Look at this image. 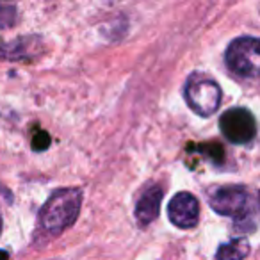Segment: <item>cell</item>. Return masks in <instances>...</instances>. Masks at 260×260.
<instances>
[{
  "instance_id": "obj_1",
  "label": "cell",
  "mask_w": 260,
  "mask_h": 260,
  "mask_svg": "<svg viewBox=\"0 0 260 260\" xmlns=\"http://www.w3.org/2000/svg\"><path fill=\"white\" fill-rule=\"evenodd\" d=\"M82 207V191L77 187H64L52 192L40 210L38 228L47 237H57L77 221Z\"/></svg>"
},
{
  "instance_id": "obj_2",
  "label": "cell",
  "mask_w": 260,
  "mask_h": 260,
  "mask_svg": "<svg viewBox=\"0 0 260 260\" xmlns=\"http://www.w3.org/2000/svg\"><path fill=\"white\" fill-rule=\"evenodd\" d=\"M209 203L214 212L232 217L237 226H255V202L244 185H221L212 191Z\"/></svg>"
},
{
  "instance_id": "obj_3",
  "label": "cell",
  "mask_w": 260,
  "mask_h": 260,
  "mask_svg": "<svg viewBox=\"0 0 260 260\" xmlns=\"http://www.w3.org/2000/svg\"><path fill=\"white\" fill-rule=\"evenodd\" d=\"M184 96L187 105L200 116H212L221 105V87L205 73H192L184 86Z\"/></svg>"
},
{
  "instance_id": "obj_4",
  "label": "cell",
  "mask_w": 260,
  "mask_h": 260,
  "mask_svg": "<svg viewBox=\"0 0 260 260\" xmlns=\"http://www.w3.org/2000/svg\"><path fill=\"white\" fill-rule=\"evenodd\" d=\"M224 64L241 79H256L260 70L258 40L255 36H241L228 45Z\"/></svg>"
},
{
  "instance_id": "obj_5",
  "label": "cell",
  "mask_w": 260,
  "mask_h": 260,
  "mask_svg": "<svg viewBox=\"0 0 260 260\" xmlns=\"http://www.w3.org/2000/svg\"><path fill=\"white\" fill-rule=\"evenodd\" d=\"M219 126L223 136L232 145H248L256 136V121L244 107L228 109L221 114Z\"/></svg>"
},
{
  "instance_id": "obj_6",
  "label": "cell",
  "mask_w": 260,
  "mask_h": 260,
  "mask_svg": "<svg viewBox=\"0 0 260 260\" xmlns=\"http://www.w3.org/2000/svg\"><path fill=\"white\" fill-rule=\"evenodd\" d=\"M168 216L170 221L175 226L182 228V230H189L194 228L200 221V203L194 194L191 192H177L173 198L170 200L168 205Z\"/></svg>"
},
{
  "instance_id": "obj_7",
  "label": "cell",
  "mask_w": 260,
  "mask_h": 260,
  "mask_svg": "<svg viewBox=\"0 0 260 260\" xmlns=\"http://www.w3.org/2000/svg\"><path fill=\"white\" fill-rule=\"evenodd\" d=\"M162 196L164 189L160 185H152L141 194L138 205H136V223L141 228H146L159 217Z\"/></svg>"
},
{
  "instance_id": "obj_8",
  "label": "cell",
  "mask_w": 260,
  "mask_h": 260,
  "mask_svg": "<svg viewBox=\"0 0 260 260\" xmlns=\"http://www.w3.org/2000/svg\"><path fill=\"white\" fill-rule=\"evenodd\" d=\"M249 242L246 239H234L217 248L216 260H244L249 255Z\"/></svg>"
},
{
  "instance_id": "obj_9",
  "label": "cell",
  "mask_w": 260,
  "mask_h": 260,
  "mask_svg": "<svg viewBox=\"0 0 260 260\" xmlns=\"http://www.w3.org/2000/svg\"><path fill=\"white\" fill-rule=\"evenodd\" d=\"M30 146H32V150H36V152H43V150H47L48 146H50V136H48L45 130L34 128Z\"/></svg>"
},
{
  "instance_id": "obj_10",
  "label": "cell",
  "mask_w": 260,
  "mask_h": 260,
  "mask_svg": "<svg viewBox=\"0 0 260 260\" xmlns=\"http://www.w3.org/2000/svg\"><path fill=\"white\" fill-rule=\"evenodd\" d=\"M194 150H198V152H202V153H209L214 162H221L224 157V152L219 145H203V146H196Z\"/></svg>"
},
{
  "instance_id": "obj_11",
  "label": "cell",
  "mask_w": 260,
  "mask_h": 260,
  "mask_svg": "<svg viewBox=\"0 0 260 260\" xmlns=\"http://www.w3.org/2000/svg\"><path fill=\"white\" fill-rule=\"evenodd\" d=\"M0 234H2V214H0Z\"/></svg>"
}]
</instances>
